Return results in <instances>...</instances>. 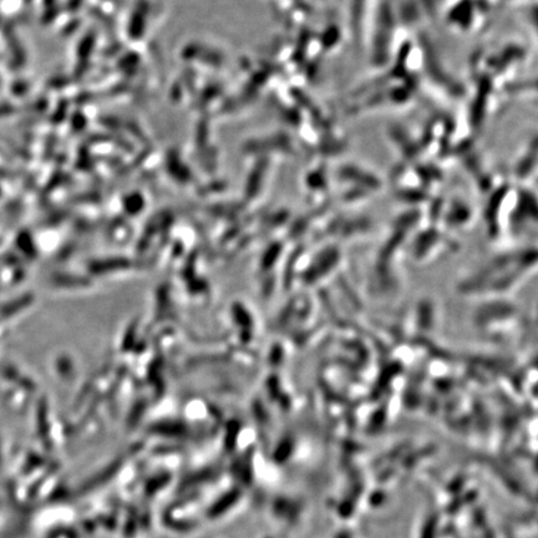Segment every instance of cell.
I'll return each instance as SVG.
<instances>
[{
  "mask_svg": "<svg viewBox=\"0 0 538 538\" xmlns=\"http://www.w3.org/2000/svg\"><path fill=\"white\" fill-rule=\"evenodd\" d=\"M129 262L122 258L120 259H110V260H102V262H96L94 264H91V271L95 273H104V272L113 271V269L127 267Z\"/></svg>",
  "mask_w": 538,
  "mask_h": 538,
  "instance_id": "cell-1",
  "label": "cell"
}]
</instances>
